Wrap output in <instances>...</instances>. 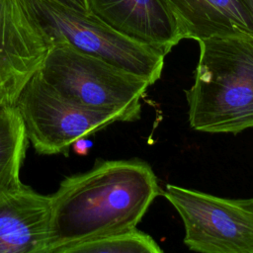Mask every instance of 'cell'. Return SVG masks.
<instances>
[{"mask_svg":"<svg viewBox=\"0 0 253 253\" xmlns=\"http://www.w3.org/2000/svg\"><path fill=\"white\" fill-rule=\"evenodd\" d=\"M161 194L152 168L139 159L98 161L66 177L50 195L47 253H69L83 242L136 228Z\"/></svg>","mask_w":253,"mask_h":253,"instance_id":"1","label":"cell"},{"mask_svg":"<svg viewBox=\"0 0 253 253\" xmlns=\"http://www.w3.org/2000/svg\"><path fill=\"white\" fill-rule=\"evenodd\" d=\"M198 42L195 82L185 91L191 127L233 134L253 128V37H212Z\"/></svg>","mask_w":253,"mask_h":253,"instance_id":"2","label":"cell"},{"mask_svg":"<svg viewBox=\"0 0 253 253\" xmlns=\"http://www.w3.org/2000/svg\"><path fill=\"white\" fill-rule=\"evenodd\" d=\"M62 95L84 107L140 119V100L151 84L64 41L52 42L40 68Z\"/></svg>","mask_w":253,"mask_h":253,"instance_id":"3","label":"cell"},{"mask_svg":"<svg viewBox=\"0 0 253 253\" xmlns=\"http://www.w3.org/2000/svg\"><path fill=\"white\" fill-rule=\"evenodd\" d=\"M45 35L147 80L160 79L165 54L109 26L90 12L54 0H26Z\"/></svg>","mask_w":253,"mask_h":253,"instance_id":"4","label":"cell"},{"mask_svg":"<svg viewBox=\"0 0 253 253\" xmlns=\"http://www.w3.org/2000/svg\"><path fill=\"white\" fill-rule=\"evenodd\" d=\"M28 141L41 154L67 153L78 140L116 122H130L122 113L90 109L50 85L38 69L23 85L14 104Z\"/></svg>","mask_w":253,"mask_h":253,"instance_id":"5","label":"cell"},{"mask_svg":"<svg viewBox=\"0 0 253 253\" xmlns=\"http://www.w3.org/2000/svg\"><path fill=\"white\" fill-rule=\"evenodd\" d=\"M162 195L180 214L190 250L253 253V198H221L172 184Z\"/></svg>","mask_w":253,"mask_h":253,"instance_id":"6","label":"cell"},{"mask_svg":"<svg viewBox=\"0 0 253 253\" xmlns=\"http://www.w3.org/2000/svg\"><path fill=\"white\" fill-rule=\"evenodd\" d=\"M51 43L26 0H0V93L12 104Z\"/></svg>","mask_w":253,"mask_h":253,"instance_id":"7","label":"cell"},{"mask_svg":"<svg viewBox=\"0 0 253 253\" xmlns=\"http://www.w3.org/2000/svg\"><path fill=\"white\" fill-rule=\"evenodd\" d=\"M51 198L22 182L0 191V253H47Z\"/></svg>","mask_w":253,"mask_h":253,"instance_id":"8","label":"cell"},{"mask_svg":"<svg viewBox=\"0 0 253 253\" xmlns=\"http://www.w3.org/2000/svg\"><path fill=\"white\" fill-rule=\"evenodd\" d=\"M90 13L118 32L165 55L182 37L164 0H86Z\"/></svg>","mask_w":253,"mask_h":253,"instance_id":"9","label":"cell"},{"mask_svg":"<svg viewBox=\"0 0 253 253\" xmlns=\"http://www.w3.org/2000/svg\"><path fill=\"white\" fill-rule=\"evenodd\" d=\"M182 40L253 37V0H164Z\"/></svg>","mask_w":253,"mask_h":253,"instance_id":"10","label":"cell"},{"mask_svg":"<svg viewBox=\"0 0 253 253\" xmlns=\"http://www.w3.org/2000/svg\"><path fill=\"white\" fill-rule=\"evenodd\" d=\"M28 138L14 107L0 115V191L21 183Z\"/></svg>","mask_w":253,"mask_h":253,"instance_id":"11","label":"cell"},{"mask_svg":"<svg viewBox=\"0 0 253 253\" xmlns=\"http://www.w3.org/2000/svg\"><path fill=\"white\" fill-rule=\"evenodd\" d=\"M157 242L136 228L78 244L69 253H162Z\"/></svg>","mask_w":253,"mask_h":253,"instance_id":"12","label":"cell"},{"mask_svg":"<svg viewBox=\"0 0 253 253\" xmlns=\"http://www.w3.org/2000/svg\"><path fill=\"white\" fill-rule=\"evenodd\" d=\"M61 4H64L68 7H71L73 9L83 11V12H89L88 5L86 0H54Z\"/></svg>","mask_w":253,"mask_h":253,"instance_id":"13","label":"cell"},{"mask_svg":"<svg viewBox=\"0 0 253 253\" xmlns=\"http://www.w3.org/2000/svg\"><path fill=\"white\" fill-rule=\"evenodd\" d=\"M11 107H13V104L11 103V101L6 96L0 93V115L5 113Z\"/></svg>","mask_w":253,"mask_h":253,"instance_id":"14","label":"cell"}]
</instances>
